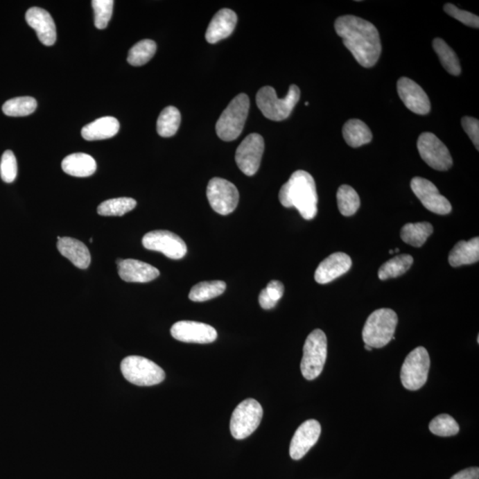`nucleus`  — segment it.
Wrapping results in <instances>:
<instances>
[{
  "mask_svg": "<svg viewBox=\"0 0 479 479\" xmlns=\"http://www.w3.org/2000/svg\"><path fill=\"white\" fill-rule=\"evenodd\" d=\"M335 30L358 64L372 68L382 53L380 35L375 25L354 15H344L335 21Z\"/></svg>",
  "mask_w": 479,
  "mask_h": 479,
  "instance_id": "1",
  "label": "nucleus"
},
{
  "mask_svg": "<svg viewBox=\"0 0 479 479\" xmlns=\"http://www.w3.org/2000/svg\"><path fill=\"white\" fill-rule=\"evenodd\" d=\"M279 199L282 206L295 207L304 220H311L318 212V195L314 179L306 171H297L281 186Z\"/></svg>",
  "mask_w": 479,
  "mask_h": 479,
  "instance_id": "2",
  "label": "nucleus"
},
{
  "mask_svg": "<svg viewBox=\"0 0 479 479\" xmlns=\"http://www.w3.org/2000/svg\"><path fill=\"white\" fill-rule=\"evenodd\" d=\"M398 315L388 308L376 310L365 323L363 338L365 345L372 348H383L394 339Z\"/></svg>",
  "mask_w": 479,
  "mask_h": 479,
  "instance_id": "3",
  "label": "nucleus"
},
{
  "mask_svg": "<svg viewBox=\"0 0 479 479\" xmlns=\"http://www.w3.org/2000/svg\"><path fill=\"white\" fill-rule=\"evenodd\" d=\"M300 99V89L292 85L284 99H279L274 88L265 87L256 94L259 109L266 119L272 121H282L290 116L292 110Z\"/></svg>",
  "mask_w": 479,
  "mask_h": 479,
  "instance_id": "4",
  "label": "nucleus"
},
{
  "mask_svg": "<svg viewBox=\"0 0 479 479\" xmlns=\"http://www.w3.org/2000/svg\"><path fill=\"white\" fill-rule=\"evenodd\" d=\"M250 110L248 95L241 94L231 101L216 125V132L222 141H232L242 133Z\"/></svg>",
  "mask_w": 479,
  "mask_h": 479,
  "instance_id": "5",
  "label": "nucleus"
},
{
  "mask_svg": "<svg viewBox=\"0 0 479 479\" xmlns=\"http://www.w3.org/2000/svg\"><path fill=\"white\" fill-rule=\"evenodd\" d=\"M328 354L325 333L315 329L307 336L301 361V372L306 380H314L322 374Z\"/></svg>",
  "mask_w": 479,
  "mask_h": 479,
  "instance_id": "6",
  "label": "nucleus"
},
{
  "mask_svg": "<svg viewBox=\"0 0 479 479\" xmlns=\"http://www.w3.org/2000/svg\"><path fill=\"white\" fill-rule=\"evenodd\" d=\"M121 371L127 381L139 386L159 385L166 378V373L162 367L141 356L123 358Z\"/></svg>",
  "mask_w": 479,
  "mask_h": 479,
  "instance_id": "7",
  "label": "nucleus"
},
{
  "mask_svg": "<svg viewBox=\"0 0 479 479\" xmlns=\"http://www.w3.org/2000/svg\"><path fill=\"white\" fill-rule=\"evenodd\" d=\"M430 358L426 349L419 347L412 351L402 365L401 379L409 391H417L427 382Z\"/></svg>",
  "mask_w": 479,
  "mask_h": 479,
  "instance_id": "8",
  "label": "nucleus"
},
{
  "mask_svg": "<svg viewBox=\"0 0 479 479\" xmlns=\"http://www.w3.org/2000/svg\"><path fill=\"white\" fill-rule=\"evenodd\" d=\"M263 417V408L256 399H248L234 409L230 421L232 436L244 439L258 429Z\"/></svg>",
  "mask_w": 479,
  "mask_h": 479,
  "instance_id": "9",
  "label": "nucleus"
},
{
  "mask_svg": "<svg viewBox=\"0 0 479 479\" xmlns=\"http://www.w3.org/2000/svg\"><path fill=\"white\" fill-rule=\"evenodd\" d=\"M417 149L421 159L434 170L447 171L453 166L448 149L433 133H421L418 138Z\"/></svg>",
  "mask_w": 479,
  "mask_h": 479,
  "instance_id": "10",
  "label": "nucleus"
},
{
  "mask_svg": "<svg viewBox=\"0 0 479 479\" xmlns=\"http://www.w3.org/2000/svg\"><path fill=\"white\" fill-rule=\"evenodd\" d=\"M209 205L217 214L228 215L236 209L239 202V192L233 183L221 177H214L207 186Z\"/></svg>",
  "mask_w": 479,
  "mask_h": 479,
  "instance_id": "11",
  "label": "nucleus"
},
{
  "mask_svg": "<svg viewBox=\"0 0 479 479\" xmlns=\"http://www.w3.org/2000/svg\"><path fill=\"white\" fill-rule=\"evenodd\" d=\"M146 249L163 253L171 259H180L186 256L188 248L177 234L166 230L149 232L142 239Z\"/></svg>",
  "mask_w": 479,
  "mask_h": 479,
  "instance_id": "12",
  "label": "nucleus"
},
{
  "mask_svg": "<svg viewBox=\"0 0 479 479\" xmlns=\"http://www.w3.org/2000/svg\"><path fill=\"white\" fill-rule=\"evenodd\" d=\"M264 150L265 141L261 135L252 133L247 136L236 153V162L239 169L247 176L255 175L261 164Z\"/></svg>",
  "mask_w": 479,
  "mask_h": 479,
  "instance_id": "13",
  "label": "nucleus"
},
{
  "mask_svg": "<svg viewBox=\"0 0 479 479\" xmlns=\"http://www.w3.org/2000/svg\"><path fill=\"white\" fill-rule=\"evenodd\" d=\"M411 189L428 211L439 215H447L451 212L452 205L448 200L440 195L439 189L430 180L415 177L411 180Z\"/></svg>",
  "mask_w": 479,
  "mask_h": 479,
  "instance_id": "14",
  "label": "nucleus"
},
{
  "mask_svg": "<svg viewBox=\"0 0 479 479\" xmlns=\"http://www.w3.org/2000/svg\"><path fill=\"white\" fill-rule=\"evenodd\" d=\"M171 334L177 341L195 344H209L218 338L214 326L191 320L176 322L171 326Z\"/></svg>",
  "mask_w": 479,
  "mask_h": 479,
  "instance_id": "15",
  "label": "nucleus"
},
{
  "mask_svg": "<svg viewBox=\"0 0 479 479\" xmlns=\"http://www.w3.org/2000/svg\"><path fill=\"white\" fill-rule=\"evenodd\" d=\"M397 91L405 106L418 115H427L430 111V101L424 89L408 78H399Z\"/></svg>",
  "mask_w": 479,
  "mask_h": 479,
  "instance_id": "16",
  "label": "nucleus"
},
{
  "mask_svg": "<svg viewBox=\"0 0 479 479\" xmlns=\"http://www.w3.org/2000/svg\"><path fill=\"white\" fill-rule=\"evenodd\" d=\"M322 433V426L318 421L311 420L304 421L292 437L290 447V458L293 460H300L309 452L315 445Z\"/></svg>",
  "mask_w": 479,
  "mask_h": 479,
  "instance_id": "17",
  "label": "nucleus"
},
{
  "mask_svg": "<svg viewBox=\"0 0 479 479\" xmlns=\"http://www.w3.org/2000/svg\"><path fill=\"white\" fill-rule=\"evenodd\" d=\"M353 265L350 256L344 252L331 254L317 268L314 279L320 284H329L336 278L347 274Z\"/></svg>",
  "mask_w": 479,
  "mask_h": 479,
  "instance_id": "18",
  "label": "nucleus"
},
{
  "mask_svg": "<svg viewBox=\"0 0 479 479\" xmlns=\"http://www.w3.org/2000/svg\"><path fill=\"white\" fill-rule=\"evenodd\" d=\"M120 278L126 282L145 284L157 279L160 272L155 266L136 259H117Z\"/></svg>",
  "mask_w": 479,
  "mask_h": 479,
  "instance_id": "19",
  "label": "nucleus"
},
{
  "mask_svg": "<svg viewBox=\"0 0 479 479\" xmlns=\"http://www.w3.org/2000/svg\"><path fill=\"white\" fill-rule=\"evenodd\" d=\"M28 24L36 31L41 43L46 46H53L56 41V28L49 12L40 8H31L26 12Z\"/></svg>",
  "mask_w": 479,
  "mask_h": 479,
  "instance_id": "20",
  "label": "nucleus"
},
{
  "mask_svg": "<svg viewBox=\"0 0 479 479\" xmlns=\"http://www.w3.org/2000/svg\"><path fill=\"white\" fill-rule=\"evenodd\" d=\"M237 24V15L230 9H221L212 18L206 31L205 39L209 44H216L218 41L229 37Z\"/></svg>",
  "mask_w": 479,
  "mask_h": 479,
  "instance_id": "21",
  "label": "nucleus"
},
{
  "mask_svg": "<svg viewBox=\"0 0 479 479\" xmlns=\"http://www.w3.org/2000/svg\"><path fill=\"white\" fill-rule=\"evenodd\" d=\"M57 248L63 256L79 269H87L91 264L90 252L80 241L71 237H61L57 243Z\"/></svg>",
  "mask_w": 479,
  "mask_h": 479,
  "instance_id": "22",
  "label": "nucleus"
},
{
  "mask_svg": "<svg viewBox=\"0 0 479 479\" xmlns=\"http://www.w3.org/2000/svg\"><path fill=\"white\" fill-rule=\"evenodd\" d=\"M120 128L119 120L113 116H104L88 123L82 129V137L87 141H101L114 137Z\"/></svg>",
  "mask_w": 479,
  "mask_h": 479,
  "instance_id": "23",
  "label": "nucleus"
},
{
  "mask_svg": "<svg viewBox=\"0 0 479 479\" xmlns=\"http://www.w3.org/2000/svg\"><path fill=\"white\" fill-rule=\"evenodd\" d=\"M63 171L69 175L85 177L93 175L96 171L97 164L93 157L84 153L68 155L62 163Z\"/></svg>",
  "mask_w": 479,
  "mask_h": 479,
  "instance_id": "24",
  "label": "nucleus"
},
{
  "mask_svg": "<svg viewBox=\"0 0 479 479\" xmlns=\"http://www.w3.org/2000/svg\"><path fill=\"white\" fill-rule=\"evenodd\" d=\"M479 259V238L456 243L449 253L448 261L453 268L475 264Z\"/></svg>",
  "mask_w": 479,
  "mask_h": 479,
  "instance_id": "25",
  "label": "nucleus"
},
{
  "mask_svg": "<svg viewBox=\"0 0 479 479\" xmlns=\"http://www.w3.org/2000/svg\"><path fill=\"white\" fill-rule=\"evenodd\" d=\"M342 136L351 148H360L370 143L373 135L369 126L360 119L349 120L342 127Z\"/></svg>",
  "mask_w": 479,
  "mask_h": 479,
  "instance_id": "26",
  "label": "nucleus"
},
{
  "mask_svg": "<svg viewBox=\"0 0 479 479\" xmlns=\"http://www.w3.org/2000/svg\"><path fill=\"white\" fill-rule=\"evenodd\" d=\"M433 233V227L429 222L408 223L402 227L401 237L403 242L420 248Z\"/></svg>",
  "mask_w": 479,
  "mask_h": 479,
  "instance_id": "27",
  "label": "nucleus"
},
{
  "mask_svg": "<svg viewBox=\"0 0 479 479\" xmlns=\"http://www.w3.org/2000/svg\"><path fill=\"white\" fill-rule=\"evenodd\" d=\"M414 259L408 254H401L388 260L378 271L380 280L385 281L388 279L399 277L407 272L413 265Z\"/></svg>",
  "mask_w": 479,
  "mask_h": 479,
  "instance_id": "28",
  "label": "nucleus"
},
{
  "mask_svg": "<svg viewBox=\"0 0 479 479\" xmlns=\"http://www.w3.org/2000/svg\"><path fill=\"white\" fill-rule=\"evenodd\" d=\"M226 288L227 284L222 281H202L191 288L189 299L193 302H205L220 296Z\"/></svg>",
  "mask_w": 479,
  "mask_h": 479,
  "instance_id": "29",
  "label": "nucleus"
},
{
  "mask_svg": "<svg viewBox=\"0 0 479 479\" xmlns=\"http://www.w3.org/2000/svg\"><path fill=\"white\" fill-rule=\"evenodd\" d=\"M182 122L179 110L170 106L162 111L157 119V129L161 137L170 138L175 135Z\"/></svg>",
  "mask_w": 479,
  "mask_h": 479,
  "instance_id": "30",
  "label": "nucleus"
},
{
  "mask_svg": "<svg viewBox=\"0 0 479 479\" xmlns=\"http://www.w3.org/2000/svg\"><path fill=\"white\" fill-rule=\"evenodd\" d=\"M433 49L435 50L437 55L439 56L441 64L445 68L446 71L453 76L461 74L462 68L456 53L442 39L433 40Z\"/></svg>",
  "mask_w": 479,
  "mask_h": 479,
  "instance_id": "31",
  "label": "nucleus"
},
{
  "mask_svg": "<svg viewBox=\"0 0 479 479\" xmlns=\"http://www.w3.org/2000/svg\"><path fill=\"white\" fill-rule=\"evenodd\" d=\"M339 211L345 217H351L356 214L360 206L358 193L351 186L342 185L336 193Z\"/></svg>",
  "mask_w": 479,
  "mask_h": 479,
  "instance_id": "32",
  "label": "nucleus"
},
{
  "mask_svg": "<svg viewBox=\"0 0 479 479\" xmlns=\"http://www.w3.org/2000/svg\"><path fill=\"white\" fill-rule=\"evenodd\" d=\"M157 52V44L150 40L139 41L129 51L127 61L132 66L139 67L148 63Z\"/></svg>",
  "mask_w": 479,
  "mask_h": 479,
  "instance_id": "33",
  "label": "nucleus"
},
{
  "mask_svg": "<svg viewBox=\"0 0 479 479\" xmlns=\"http://www.w3.org/2000/svg\"><path fill=\"white\" fill-rule=\"evenodd\" d=\"M137 205L134 199L121 198L107 200L99 205L97 209L98 214L101 216H117L121 217L132 211Z\"/></svg>",
  "mask_w": 479,
  "mask_h": 479,
  "instance_id": "34",
  "label": "nucleus"
},
{
  "mask_svg": "<svg viewBox=\"0 0 479 479\" xmlns=\"http://www.w3.org/2000/svg\"><path fill=\"white\" fill-rule=\"evenodd\" d=\"M37 107V101L33 97H17L6 101L2 110L8 116H27L33 114Z\"/></svg>",
  "mask_w": 479,
  "mask_h": 479,
  "instance_id": "35",
  "label": "nucleus"
},
{
  "mask_svg": "<svg viewBox=\"0 0 479 479\" xmlns=\"http://www.w3.org/2000/svg\"><path fill=\"white\" fill-rule=\"evenodd\" d=\"M429 428L431 433L439 437L455 436L460 430L458 421L446 414L437 415L430 421Z\"/></svg>",
  "mask_w": 479,
  "mask_h": 479,
  "instance_id": "36",
  "label": "nucleus"
},
{
  "mask_svg": "<svg viewBox=\"0 0 479 479\" xmlns=\"http://www.w3.org/2000/svg\"><path fill=\"white\" fill-rule=\"evenodd\" d=\"M284 293V286L281 281H271L268 287L259 294V304L263 309L271 310L281 299Z\"/></svg>",
  "mask_w": 479,
  "mask_h": 479,
  "instance_id": "37",
  "label": "nucleus"
},
{
  "mask_svg": "<svg viewBox=\"0 0 479 479\" xmlns=\"http://www.w3.org/2000/svg\"><path fill=\"white\" fill-rule=\"evenodd\" d=\"M94 11L95 27L99 30L107 28L112 17L113 0H94L92 1Z\"/></svg>",
  "mask_w": 479,
  "mask_h": 479,
  "instance_id": "38",
  "label": "nucleus"
},
{
  "mask_svg": "<svg viewBox=\"0 0 479 479\" xmlns=\"http://www.w3.org/2000/svg\"><path fill=\"white\" fill-rule=\"evenodd\" d=\"M17 157L11 150H6L2 155L0 162V176L6 183L14 182L17 177Z\"/></svg>",
  "mask_w": 479,
  "mask_h": 479,
  "instance_id": "39",
  "label": "nucleus"
},
{
  "mask_svg": "<svg viewBox=\"0 0 479 479\" xmlns=\"http://www.w3.org/2000/svg\"><path fill=\"white\" fill-rule=\"evenodd\" d=\"M444 10H445L446 14L449 15L450 17L455 18V20L461 21L462 24H465L466 26L476 28H479V17L478 15H475L467 11L461 10L458 6L450 4V3H447V4L444 6Z\"/></svg>",
  "mask_w": 479,
  "mask_h": 479,
  "instance_id": "40",
  "label": "nucleus"
},
{
  "mask_svg": "<svg viewBox=\"0 0 479 479\" xmlns=\"http://www.w3.org/2000/svg\"><path fill=\"white\" fill-rule=\"evenodd\" d=\"M462 128L467 133L469 139L473 142L477 150L479 149V122L471 116H464L462 119Z\"/></svg>",
  "mask_w": 479,
  "mask_h": 479,
  "instance_id": "41",
  "label": "nucleus"
},
{
  "mask_svg": "<svg viewBox=\"0 0 479 479\" xmlns=\"http://www.w3.org/2000/svg\"><path fill=\"white\" fill-rule=\"evenodd\" d=\"M451 479H479V469L473 467L463 469L458 474L453 475Z\"/></svg>",
  "mask_w": 479,
  "mask_h": 479,
  "instance_id": "42",
  "label": "nucleus"
},
{
  "mask_svg": "<svg viewBox=\"0 0 479 479\" xmlns=\"http://www.w3.org/2000/svg\"><path fill=\"white\" fill-rule=\"evenodd\" d=\"M365 349H366V350H367V351H372L373 350L372 347H370L369 345H365Z\"/></svg>",
  "mask_w": 479,
  "mask_h": 479,
  "instance_id": "43",
  "label": "nucleus"
},
{
  "mask_svg": "<svg viewBox=\"0 0 479 479\" xmlns=\"http://www.w3.org/2000/svg\"><path fill=\"white\" fill-rule=\"evenodd\" d=\"M389 253H390V254H393V253H394V250H390Z\"/></svg>",
  "mask_w": 479,
  "mask_h": 479,
  "instance_id": "44",
  "label": "nucleus"
},
{
  "mask_svg": "<svg viewBox=\"0 0 479 479\" xmlns=\"http://www.w3.org/2000/svg\"><path fill=\"white\" fill-rule=\"evenodd\" d=\"M394 252H399V249H395Z\"/></svg>",
  "mask_w": 479,
  "mask_h": 479,
  "instance_id": "45",
  "label": "nucleus"
}]
</instances>
